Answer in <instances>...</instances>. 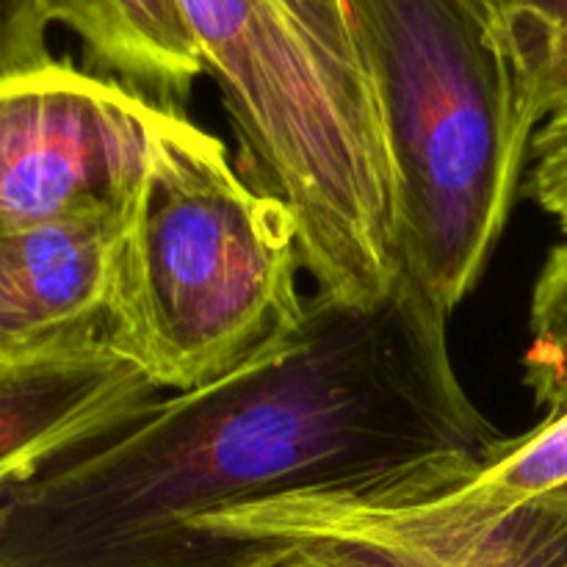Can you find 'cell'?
Returning a JSON list of instances; mask_svg holds the SVG:
<instances>
[{
  "instance_id": "obj_1",
  "label": "cell",
  "mask_w": 567,
  "mask_h": 567,
  "mask_svg": "<svg viewBox=\"0 0 567 567\" xmlns=\"http://www.w3.org/2000/svg\"><path fill=\"white\" fill-rule=\"evenodd\" d=\"M449 313L399 277L354 308L316 291L302 327L221 380L155 396L0 493V567H203L194 526L288 493L446 496L509 437L471 402Z\"/></svg>"
},
{
  "instance_id": "obj_2",
  "label": "cell",
  "mask_w": 567,
  "mask_h": 567,
  "mask_svg": "<svg viewBox=\"0 0 567 567\" xmlns=\"http://www.w3.org/2000/svg\"><path fill=\"white\" fill-rule=\"evenodd\" d=\"M385 122L404 275L452 313L485 275L540 127L496 0H347Z\"/></svg>"
},
{
  "instance_id": "obj_3",
  "label": "cell",
  "mask_w": 567,
  "mask_h": 567,
  "mask_svg": "<svg viewBox=\"0 0 567 567\" xmlns=\"http://www.w3.org/2000/svg\"><path fill=\"white\" fill-rule=\"evenodd\" d=\"M291 214L244 181L225 144L161 109L127 210L109 341L158 391H194L302 327Z\"/></svg>"
},
{
  "instance_id": "obj_4",
  "label": "cell",
  "mask_w": 567,
  "mask_h": 567,
  "mask_svg": "<svg viewBox=\"0 0 567 567\" xmlns=\"http://www.w3.org/2000/svg\"><path fill=\"white\" fill-rule=\"evenodd\" d=\"M161 109L64 61L0 81V230L127 214Z\"/></svg>"
},
{
  "instance_id": "obj_5",
  "label": "cell",
  "mask_w": 567,
  "mask_h": 567,
  "mask_svg": "<svg viewBox=\"0 0 567 567\" xmlns=\"http://www.w3.org/2000/svg\"><path fill=\"white\" fill-rule=\"evenodd\" d=\"M236 524L321 532L377 567H567V487L491 520H449L419 502L371 504L330 493H288L255 507L210 515L194 526L199 554L208 529Z\"/></svg>"
},
{
  "instance_id": "obj_6",
  "label": "cell",
  "mask_w": 567,
  "mask_h": 567,
  "mask_svg": "<svg viewBox=\"0 0 567 567\" xmlns=\"http://www.w3.org/2000/svg\"><path fill=\"white\" fill-rule=\"evenodd\" d=\"M125 221L86 210L0 230V354L109 338Z\"/></svg>"
},
{
  "instance_id": "obj_7",
  "label": "cell",
  "mask_w": 567,
  "mask_h": 567,
  "mask_svg": "<svg viewBox=\"0 0 567 567\" xmlns=\"http://www.w3.org/2000/svg\"><path fill=\"white\" fill-rule=\"evenodd\" d=\"M158 393L109 338L0 354V493Z\"/></svg>"
},
{
  "instance_id": "obj_8",
  "label": "cell",
  "mask_w": 567,
  "mask_h": 567,
  "mask_svg": "<svg viewBox=\"0 0 567 567\" xmlns=\"http://www.w3.org/2000/svg\"><path fill=\"white\" fill-rule=\"evenodd\" d=\"M42 11L81 39L89 64L158 109L186 103L205 75L181 0H42Z\"/></svg>"
},
{
  "instance_id": "obj_9",
  "label": "cell",
  "mask_w": 567,
  "mask_h": 567,
  "mask_svg": "<svg viewBox=\"0 0 567 567\" xmlns=\"http://www.w3.org/2000/svg\"><path fill=\"white\" fill-rule=\"evenodd\" d=\"M559 487H567V410L543 419L526 435L509 437L504 452L468 485L419 504L437 518L491 520Z\"/></svg>"
},
{
  "instance_id": "obj_10",
  "label": "cell",
  "mask_w": 567,
  "mask_h": 567,
  "mask_svg": "<svg viewBox=\"0 0 567 567\" xmlns=\"http://www.w3.org/2000/svg\"><path fill=\"white\" fill-rule=\"evenodd\" d=\"M537 120L567 105V0H496Z\"/></svg>"
},
{
  "instance_id": "obj_11",
  "label": "cell",
  "mask_w": 567,
  "mask_h": 567,
  "mask_svg": "<svg viewBox=\"0 0 567 567\" xmlns=\"http://www.w3.org/2000/svg\"><path fill=\"white\" fill-rule=\"evenodd\" d=\"M214 540L236 548L238 567H377L347 543L299 526H233Z\"/></svg>"
},
{
  "instance_id": "obj_12",
  "label": "cell",
  "mask_w": 567,
  "mask_h": 567,
  "mask_svg": "<svg viewBox=\"0 0 567 567\" xmlns=\"http://www.w3.org/2000/svg\"><path fill=\"white\" fill-rule=\"evenodd\" d=\"M42 0H0V81L53 64Z\"/></svg>"
},
{
  "instance_id": "obj_13",
  "label": "cell",
  "mask_w": 567,
  "mask_h": 567,
  "mask_svg": "<svg viewBox=\"0 0 567 567\" xmlns=\"http://www.w3.org/2000/svg\"><path fill=\"white\" fill-rule=\"evenodd\" d=\"M532 197L567 233V105L548 114L532 138Z\"/></svg>"
},
{
  "instance_id": "obj_14",
  "label": "cell",
  "mask_w": 567,
  "mask_h": 567,
  "mask_svg": "<svg viewBox=\"0 0 567 567\" xmlns=\"http://www.w3.org/2000/svg\"><path fill=\"white\" fill-rule=\"evenodd\" d=\"M286 3L313 28V33L327 48L336 50L343 59L363 64L352 20H349L347 0H286Z\"/></svg>"
}]
</instances>
